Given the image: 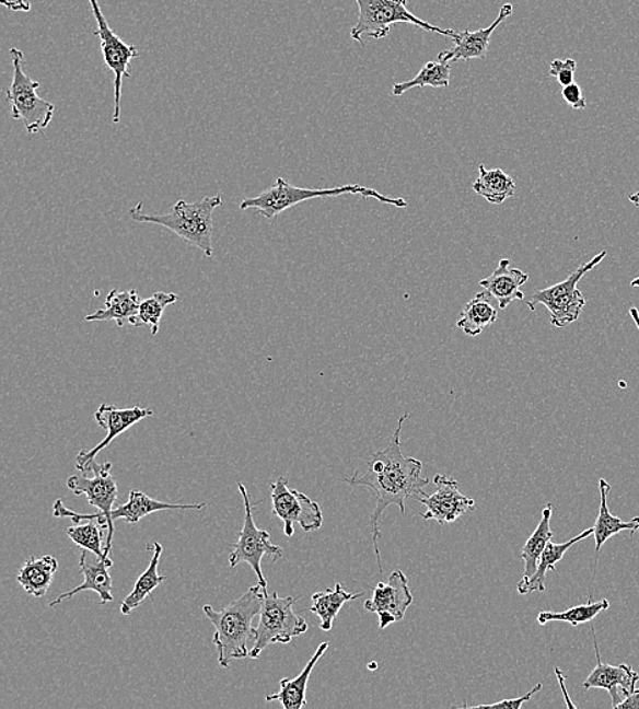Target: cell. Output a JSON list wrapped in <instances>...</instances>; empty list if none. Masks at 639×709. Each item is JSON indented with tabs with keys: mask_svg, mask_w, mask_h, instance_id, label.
I'll return each mask as SVG.
<instances>
[{
	"mask_svg": "<svg viewBox=\"0 0 639 709\" xmlns=\"http://www.w3.org/2000/svg\"><path fill=\"white\" fill-rule=\"evenodd\" d=\"M408 414L403 415L398 420L396 431L388 442L385 451L372 454L367 460V470L364 474L356 473L352 478H347L352 487H367L374 491L375 508L371 513L372 541H374V550L376 556L377 568L382 569V557L380 551L381 539V518L383 512L391 505H398L402 513H405V502L408 498L418 500L426 486L431 484L430 479L421 476L423 463L415 457H405L402 446V431Z\"/></svg>",
	"mask_w": 639,
	"mask_h": 709,
	"instance_id": "obj_1",
	"label": "cell"
},
{
	"mask_svg": "<svg viewBox=\"0 0 639 709\" xmlns=\"http://www.w3.org/2000/svg\"><path fill=\"white\" fill-rule=\"evenodd\" d=\"M266 594L268 590L258 583L220 612L210 605L202 607L216 629L213 642L221 667H230L232 659L249 656V646L257 641L253 620L263 611Z\"/></svg>",
	"mask_w": 639,
	"mask_h": 709,
	"instance_id": "obj_2",
	"label": "cell"
},
{
	"mask_svg": "<svg viewBox=\"0 0 639 709\" xmlns=\"http://www.w3.org/2000/svg\"><path fill=\"white\" fill-rule=\"evenodd\" d=\"M222 205L220 196L205 197L201 201H177L166 214L142 213V202L130 209L131 220L137 223H148L164 226L174 232L181 240L190 243L205 256L212 257L213 247V213Z\"/></svg>",
	"mask_w": 639,
	"mask_h": 709,
	"instance_id": "obj_3",
	"label": "cell"
},
{
	"mask_svg": "<svg viewBox=\"0 0 639 709\" xmlns=\"http://www.w3.org/2000/svg\"><path fill=\"white\" fill-rule=\"evenodd\" d=\"M347 194H356V196L363 198H375L376 201L392 205V207L396 208H407L408 205L403 198L386 197L380 191L374 190V188L360 185H346L314 190V188L293 186L291 183L282 179V177H279L276 181V185L268 188V190L258 194L257 197L243 199L241 209H257V212L263 214L265 219L274 220L277 216L294 207V205L310 201V199L340 197L347 196Z\"/></svg>",
	"mask_w": 639,
	"mask_h": 709,
	"instance_id": "obj_4",
	"label": "cell"
},
{
	"mask_svg": "<svg viewBox=\"0 0 639 709\" xmlns=\"http://www.w3.org/2000/svg\"><path fill=\"white\" fill-rule=\"evenodd\" d=\"M111 469L113 464H98L92 460L82 473H93V478H88L86 475H72L68 480L69 489L75 496H86L89 505L97 508V513H77L65 507L62 500H58L54 503V516L69 518L74 524H81L83 520H97L108 532L109 513L113 512L115 502L118 500V485Z\"/></svg>",
	"mask_w": 639,
	"mask_h": 709,
	"instance_id": "obj_5",
	"label": "cell"
},
{
	"mask_svg": "<svg viewBox=\"0 0 639 709\" xmlns=\"http://www.w3.org/2000/svg\"><path fill=\"white\" fill-rule=\"evenodd\" d=\"M359 5V19L352 27L351 37L363 43V37L385 38L394 24H413L426 32L453 38L455 32L428 24L408 10V0H355Z\"/></svg>",
	"mask_w": 639,
	"mask_h": 709,
	"instance_id": "obj_6",
	"label": "cell"
},
{
	"mask_svg": "<svg viewBox=\"0 0 639 709\" xmlns=\"http://www.w3.org/2000/svg\"><path fill=\"white\" fill-rule=\"evenodd\" d=\"M11 62H13V82L8 91V100L11 105V116L15 120H22L30 135H37L46 130L55 115V105L37 94L40 82L32 80L22 68L24 53L19 48L10 49Z\"/></svg>",
	"mask_w": 639,
	"mask_h": 709,
	"instance_id": "obj_7",
	"label": "cell"
},
{
	"mask_svg": "<svg viewBox=\"0 0 639 709\" xmlns=\"http://www.w3.org/2000/svg\"><path fill=\"white\" fill-rule=\"evenodd\" d=\"M294 602V597H280L277 592L266 594L263 611L259 613V624L255 628L257 641L249 651V658H259L270 644H289L294 637L309 630L305 619L293 612Z\"/></svg>",
	"mask_w": 639,
	"mask_h": 709,
	"instance_id": "obj_8",
	"label": "cell"
},
{
	"mask_svg": "<svg viewBox=\"0 0 639 709\" xmlns=\"http://www.w3.org/2000/svg\"><path fill=\"white\" fill-rule=\"evenodd\" d=\"M605 257H607V252L599 253L596 257L572 271L568 279L560 281L559 284L533 293L527 306L532 312H535L536 306L543 304L551 314V324L557 328H565V326L576 323L586 304V299L578 290V282L599 264H602Z\"/></svg>",
	"mask_w": 639,
	"mask_h": 709,
	"instance_id": "obj_9",
	"label": "cell"
},
{
	"mask_svg": "<svg viewBox=\"0 0 639 709\" xmlns=\"http://www.w3.org/2000/svg\"><path fill=\"white\" fill-rule=\"evenodd\" d=\"M237 487L244 501V523L239 541L232 545L230 565L232 568H236L237 565L248 563L257 574L258 583L264 586V590H268V580L265 579L263 567H260L263 558L269 556L271 561L276 562L277 559L284 557V550L270 542L268 531L257 527L246 486L239 481Z\"/></svg>",
	"mask_w": 639,
	"mask_h": 709,
	"instance_id": "obj_10",
	"label": "cell"
},
{
	"mask_svg": "<svg viewBox=\"0 0 639 709\" xmlns=\"http://www.w3.org/2000/svg\"><path fill=\"white\" fill-rule=\"evenodd\" d=\"M274 514L284 523V534L291 537L294 524L305 532L318 531L324 523L318 503L298 490L289 489L288 480L280 476L270 485Z\"/></svg>",
	"mask_w": 639,
	"mask_h": 709,
	"instance_id": "obj_11",
	"label": "cell"
},
{
	"mask_svg": "<svg viewBox=\"0 0 639 709\" xmlns=\"http://www.w3.org/2000/svg\"><path fill=\"white\" fill-rule=\"evenodd\" d=\"M93 11L94 19L97 22V30L94 35L98 36L102 43L104 62L107 68L115 74V109L114 124L120 120V98L121 86H124L125 77H130L129 68L132 60L140 57V51L132 44H127L111 30L107 19H105L98 0H89Z\"/></svg>",
	"mask_w": 639,
	"mask_h": 709,
	"instance_id": "obj_12",
	"label": "cell"
},
{
	"mask_svg": "<svg viewBox=\"0 0 639 709\" xmlns=\"http://www.w3.org/2000/svg\"><path fill=\"white\" fill-rule=\"evenodd\" d=\"M433 485L437 487L433 495L427 496L423 491L418 498L427 509L426 513L421 514L425 520H435L439 524L446 525L474 511L475 501L460 491L458 481L452 476L438 474L433 478Z\"/></svg>",
	"mask_w": 639,
	"mask_h": 709,
	"instance_id": "obj_13",
	"label": "cell"
},
{
	"mask_svg": "<svg viewBox=\"0 0 639 709\" xmlns=\"http://www.w3.org/2000/svg\"><path fill=\"white\" fill-rule=\"evenodd\" d=\"M372 590L374 596L364 602V607L367 612L377 614L381 629L404 619L405 613L414 603L409 581L403 570H394L387 583L380 581Z\"/></svg>",
	"mask_w": 639,
	"mask_h": 709,
	"instance_id": "obj_14",
	"label": "cell"
},
{
	"mask_svg": "<svg viewBox=\"0 0 639 709\" xmlns=\"http://www.w3.org/2000/svg\"><path fill=\"white\" fill-rule=\"evenodd\" d=\"M153 415L152 409L141 408L140 406L118 408L113 406V404H102L96 414H94V419H96L100 428L107 431V437L93 449H89V451L88 449H83V451L77 454V469L83 470L92 460L96 458L103 449L108 448L113 443L116 437L124 434L132 426L141 422L143 419L153 417Z\"/></svg>",
	"mask_w": 639,
	"mask_h": 709,
	"instance_id": "obj_15",
	"label": "cell"
},
{
	"mask_svg": "<svg viewBox=\"0 0 639 709\" xmlns=\"http://www.w3.org/2000/svg\"><path fill=\"white\" fill-rule=\"evenodd\" d=\"M594 639V651H596L597 666L593 672L588 675L583 689H604L607 690L611 699H613V707L616 709L627 696L631 695L637 689L639 674L632 670L629 664H613L603 663L602 655H600L596 636L592 629Z\"/></svg>",
	"mask_w": 639,
	"mask_h": 709,
	"instance_id": "obj_16",
	"label": "cell"
},
{
	"mask_svg": "<svg viewBox=\"0 0 639 709\" xmlns=\"http://www.w3.org/2000/svg\"><path fill=\"white\" fill-rule=\"evenodd\" d=\"M514 8L506 3L500 8L498 19L490 26L481 27L479 31H464L455 33L454 46L438 55V60L446 63H457L460 60L486 59L488 47H490L492 33L497 27L513 14Z\"/></svg>",
	"mask_w": 639,
	"mask_h": 709,
	"instance_id": "obj_17",
	"label": "cell"
},
{
	"mask_svg": "<svg viewBox=\"0 0 639 709\" xmlns=\"http://www.w3.org/2000/svg\"><path fill=\"white\" fill-rule=\"evenodd\" d=\"M207 502L193 503V505H176V503H166L153 500V498L148 497L140 490H131L129 501H127L125 505L114 508L113 512L109 513L107 539H105L104 546L105 556H109L111 547H113L114 522H116V520L121 519L125 520L126 523L138 524L143 518L155 512L188 511V509L201 511V509L207 508Z\"/></svg>",
	"mask_w": 639,
	"mask_h": 709,
	"instance_id": "obj_18",
	"label": "cell"
},
{
	"mask_svg": "<svg viewBox=\"0 0 639 709\" xmlns=\"http://www.w3.org/2000/svg\"><path fill=\"white\" fill-rule=\"evenodd\" d=\"M114 567L113 559L98 558L96 554L85 550L81 553L80 573L83 574V583L77 589L66 592L57 601L49 603V607L58 606L59 603L71 600L72 596L83 591H93L100 596V603L105 605L114 601L113 578L109 570Z\"/></svg>",
	"mask_w": 639,
	"mask_h": 709,
	"instance_id": "obj_19",
	"label": "cell"
},
{
	"mask_svg": "<svg viewBox=\"0 0 639 709\" xmlns=\"http://www.w3.org/2000/svg\"><path fill=\"white\" fill-rule=\"evenodd\" d=\"M530 280L524 270L510 268V259H500L498 268L487 279L480 280V286L497 299L499 307L504 310L514 301H524L521 287Z\"/></svg>",
	"mask_w": 639,
	"mask_h": 709,
	"instance_id": "obj_20",
	"label": "cell"
},
{
	"mask_svg": "<svg viewBox=\"0 0 639 709\" xmlns=\"http://www.w3.org/2000/svg\"><path fill=\"white\" fill-rule=\"evenodd\" d=\"M593 532L594 528H589L581 532L580 535L572 537V539L560 543V545L553 543V541L549 542L546 548H544L541 561H538L536 573L533 574L531 579H522L519 586H516V589H519V594L527 595L535 591H546L548 570L555 572V570H557L555 567H557L558 562L562 561L565 554L568 553L572 546L577 545L578 542L586 539V537L593 535Z\"/></svg>",
	"mask_w": 639,
	"mask_h": 709,
	"instance_id": "obj_21",
	"label": "cell"
},
{
	"mask_svg": "<svg viewBox=\"0 0 639 709\" xmlns=\"http://www.w3.org/2000/svg\"><path fill=\"white\" fill-rule=\"evenodd\" d=\"M327 648H329V642H322V644L316 648L313 658H311L310 662L305 664L303 672L293 679L282 678L280 681V690L277 691V694L266 696V701H279L286 709H300L307 706V697H305V694H307L310 675L313 673L320 659L324 656Z\"/></svg>",
	"mask_w": 639,
	"mask_h": 709,
	"instance_id": "obj_22",
	"label": "cell"
},
{
	"mask_svg": "<svg viewBox=\"0 0 639 709\" xmlns=\"http://www.w3.org/2000/svg\"><path fill=\"white\" fill-rule=\"evenodd\" d=\"M58 568V559L54 556L30 557L16 574V581L27 595L43 597L47 595Z\"/></svg>",
	"mask_w": 639,
	"mask_h": 709,
	"instance_id": "obj_23",
	"label": "cell"
},
{
	"mask_svg": "<svg viewBox=\"0 0 639 709\" xmlns=\"http://www.w3.org/2000/svg\"><path fill=\"white\" fill-rule=\"evenodd\" d=\"M497 319L498 310L492 304L491 293L488 291L479 292L465 304L463 313L460 315L457 328L463 329L465 335L477 337L488 326L496 324Z\"/></svg>",
	"mask_w": 639,
	"mask_h": 709,
	"instance_id": "obj_24",
	"label": "cell"
},
{
	"mask_svg": "<svg viewBox=\"0 0 639 709\" xmlns=\"http://www.w3.org/2000/svg\"><path fill=\"white\" fill-rule=\"evenodd\" d=\"M600 496H602V502H600V511L596 523H594V541H596V553L599 554L604 546V543L611 539V537L620 534L624 531H630L631 535H635L639 531V518L631 519L630 522H624L619 518L613 516L609 512L607 497L611 490V486L607 480L600 479Z\"/></svg>",
	"mask_w": 639,
	"mask_h": 709,
	"instance_id": "obj_25",
	"label": "cell"
},
{
	"mask_svg": "<svg viewBox=\"0 0 639 709\" xmlns=\"http://www.w3.org/2000/svg\"><path fill=\"white\" fill-rule=\"evenodd\" d=\"M141 299L136 290L119 291L114 290L108 293L105 299L104 309L97 310L96 313L89 314L85 317L88 323H100V321H116L121 328L125 326V321H130L136 317L138 309H140Z\"/></svg>",
	"mask_w": 639,
	"mask_h": 709,
	"instance_id": "obj_26",
	"label": "cell"
},
{
	"mask_svg": "<svg viewBox=\"0 0 639 709\" xmlns=\"http://www.w3.org/2000/svg\"><path fill=\"white\" fill-rule=\"evenodd\" d=\"M150 550H153L152 559H150L149 567L140 576V579L137 580L135 590L131 591V594L126 597L124 603L120 606V613L124 616H130L137 607L142 605V602L152 594V592L158 589L161 583H164L166 576L159 574V562L161 554H163V546L159 542H155L153 546H149Z\"/></svg>",
	"mask_w": 639,
	"mask_h": 709,
	"instance_id": "obj_27",
	"label": "cell"
},
{
	"mask_svg": "<svg viewBox=\"0 0 639 709\" xmlns=\"http://www.w3.org/2000/svg\"><path fill=\"white\" fill-rule=\"evenodd\" d=\"M364 592L360 594H349L346 591V586L340 583H337L335 590H327L325 592H315L313 595V606H311L310 612L314 613L316 617L321 619V629L324 631H330L333 628V623L338 616V613L341 612L344 605L347 602L359 600L363 596Z\"/></svg>",
	"mask_w": 639,
	"mask_h": 709,
	"instance_id": "obj_28",
	"label": "cell"
},
{
	"mask_svg": "<svg viewBox=\"0 0 639 709\" xmlns=\"http://www.w3.org/2000/svg\"><path fill=\"white\" fill-rule=\"evenodd\" d=\"M474 191L493 205H502L506 199L513 197L516 190L513 177L502 170H487L480 165L479 177L472 185Z\"/></svg>",
	"mask_w": 639,
	"mask_h": 709,
	"instance_id": "obj_29",
	"label": "cell"
},
{
	"mask_svg": "<svg viewBox=\"0 0 639 709\" xmlns=\"http://www.w3.org/2000/svg\"><path fill=\"white\" fill-rule=\"evenodd\" d=\"M554 512L553 503L544 508L541 524L526 541L522 548L521 558L525 562L524 579H531L536 573L538 561H541L544 548L553 541L554 532L551 530V518Z\"/></svg>",
	"mask_w": 639,
	"mask_h": 709,
	"instance_id": "obj_30",
	"label": "cell"
},
{
	"mask_svg": "<svg viewBox=\"0 0 639 709\" xmlns=\"http://www.w3.org/2000/svg\"><path fill=\"white\" fill-rule=\"evenodd\" d=\"M177 301H179V297L176 293L155 292L152 297L141 301L136 317H132L129 324L135 328L147 325L155 336L159 334L161 318H163L166 307Z\"/></svg>",
	"mask_w": 639,
	"mask_h": 709,
	"instance_id": "obj_31",
	"label": "cell"
},
{
	"mask_svg": "<svg viewBox=\"0 0 639 709\" xmlns=\"http://www.w3.org/2000/svg\"><path fill=\"white\" fill-rule=\"evenodd\" d=\"M450 73H452V66L450 63L442 62V60L428 62L415 79L394 84L392 94L394 97H399L415 88H448L450 84Z\"/></svg>",
	"mask_w": 639,
	"mask_h": 709,
	"instance_id": "obj_32",
	"label": "cell"
},
{
	"mask_svg": "<svg viewBox=\"0 0 639 709\" xmlns=\"http://www.w3.org/2000/svg\"><path fill=\"white\" fill-rule=\"evenodd\" d=\"M609 602L607 600L592 602L586 605H580L569 608L565 612H542L537 616V623L547 625L548 623H568L572 626L591 623L600 613L607 612Z\"/></svg>",
	"mask_w": 639,
	"mask_h": 709,
	"instance_id": "obj_33",
	"label": "cell"
},
{
	"mask_svg": "<svg viewBox=\"0 0 639 709\" xmlns=\"http://www.w3.org/2000/svg\"><path fill=\"white\" fill-rule=\"evenodd\" d=\"M103 530L97 520H88V524L74 525L66 532L75 545L96 554L98 558H107L103 548Z\"/></svg>",
	"mask_w": 639,
	"mask_h": 709,
	"instance_id": "obj_34",
	"label": "cell"
},
{
	"mask_svg": "<svg viewBox=\"0 0 639 709\" xmlns=\"http://www.w3.org/2000/svg\"><path fill=\"white\" fill-rule=\"evenodd\" d=\"M576 70L577 62L574 59H555L551 68H549V75L555 77L559 84L565 88L574 82Z\"/></svg>",
	"mask_w": 639,
	"mask_h": 709,
	"instance_id": "obj_35",
	"label": "cell"
},
{
	"mask_svg": "<svg viewBox=\"0 0 639 709\" xmlns=\"http://www.w3.org/2000/svg\"><path fill=\"white\" fill-rule=\"evenodd\" d=\"M543 689V684H537L535 688L527 691L526 695L516 697V699H508L499 702H493V705H480V706H461V708H493V709H520L525 705L526 701H530L533 696L538 694Z\"/></svg>",
	"mask_w": 639,
	"mask_h": 709,
	"instance_id": "obj_36",
	"label": "cell"
},
{
	"mask_svg": "<svg viewBox=\"0 0 639 709\" xmlns=\"http://www.w3.org/2000/svg\"><path fill=\"white\" fill-rule=\"evenodd\" d=\"M562 96L565 98V102L568 103L571 108H586V100L585 97H583L582 89L580 85L576 84V82H572L571 85L565 86L562 89Z\"/></svg>",
	"mask_w": 639,
	"mask_h": 709,
	"instance_id": "obj_37",
	"label": "cell"
},
{
	"mask_svg": "<svg viewBox=\"0 0 639 709\" xmlns=\"http://www.w3.org/2000/svg\"><path fill=\"white\" fill-rule=\"evenodd\" d=\"M0 3L11 11H24V13H27L32 9V0H0Z\"/></svg>",
	"mask_w": 639,
	"mask_h": 709,
	"instance_id": "obj_38",
	"label": "cell"
},
{
	"mask_svg": "<svg viewBox=\"0 0 639 709\" xmlns=\"http://www.w3.org/2000/svg\"><path fill=\"white\" fill-rule=\"evenodd\" d=\"M616 709H639V689L637 688L631 695L627 696Z\"/></svg>",
	"mask_w": 639,
	"mask_h": 709,
	"instance_id": "obj_39",
	"label": "cell"
},
{
	"mask_svg": "<svg viewBox=\"0 0 639 709\" xmlns=\"http://www.w3.org/2000/svg\"><path fill=\"white\" fill-rule=\"evenodd\" d=\"M555 672H557L560 686H562V691H564L565 697H566V702H568L569 707L577 708L574 705H572V702L570 701V697L568 695V691H566L565 675L562 674V672H560L559 669L555 670Z\"/></svg>",
	"mask_w": 639,
	"mask_h": 709,
	"instance_id": "obj_40",
	"label": "cell"
},
{
	"mask_svg": "<svg viewBox=\"0 0 639 709\" xmlns=\"http://www.w3.org/2000/svg\"><path fill=\"white\" fill-rule=\"evenodd\" d=\"M630 315H631L632 319H635V323H636L637 328L639 330V312H638V310L636 307H631L630 309Z\"/></svg>",
	"mask_w": 639,
	"mask_h": 709,
	"instance_id": "obj_41",
	"label": "cell"
},
{
	"mask_svg": "<svg viewBox=\"0 0 639 709\" xmlns=\"http://www.w3.org/2000/svg\"><path fill=\"white\" fill-rule=\"evenodd\" d=\"M629 199L632 205H636V207L639 208V191L631 194Z\"/></svg>",
	"mask_w": 639,
	"mask_h": 709,
	"instance_id": "obj_42",
	"label": "cell"
},
{
	"mask_svg": "<svg viewBox=\"0 0 639 709\" xmlns=\"http://www.w3.org/2000/svg\"><path fill=\"white\" fill-rule=\"evenodd\" d=\"M631 287L639 288V277H637V279L631 281Z\"/></svg>",
	"mask_w": 639,
	"mask_h": 709,
	"instance_id": "obj_43",
	"label": "cell"
}]
</instances>
